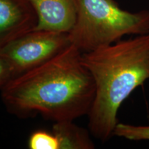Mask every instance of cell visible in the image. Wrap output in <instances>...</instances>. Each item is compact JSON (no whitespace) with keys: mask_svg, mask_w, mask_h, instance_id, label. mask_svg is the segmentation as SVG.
I'll return each mask as SVG.
<instances>
[{"mask_svg":"<svg viewBox=\"0 0 149 149\" xmlns=\"http://www.w3.org/2000/svg\"><path fill=\"white\" fill-rule=\"evenodd\" d=\"M81 53L70 44L44 64L13 78L1 91L8 112L19 117L40 114L55 122L88 115L95 88Z\"/></svg>","mask_w":149,"mask_h":149,"instance_id":"6da1fadb","label":"cell"},{"mask_svg":"<svg viewBox=\"0 0 149 149\" xmlns=\"http://www.w3.org/2000/svg\"><path fill=\"white\" fill-rule=\"evenodd\" d=\"M14 77L12 68L2 55H0V91Z\"/></svg>","mask_w":149,"mask_h":149,"instance_id":"30bf717a","label":"cell"},{"mask_svg":"<svg viewBox=\"0 0 149 149\" xmlns=\"http://www.w3.org/2000/svg\"><path fill=\"white\" fill-rule=\"evenodd\" d=\"M37 17L35 30L68 33L75 23V0H29Z\"/></svg>","mask_w":149,"mask_h":149,"instance_id":"8992f818","label":"cell"},{"mask_svg":"<svg viewBox=\"0 0 149 149\" xmlns=\"http://www.w3.org/2000/svg\"><path fill=\"white\" fill-rule=\"evenodd\" d=\"M81 59L92 76L95 88L88 115L89 130L104 142L113 135L123 102L149 79V34L121 39L82 53Z\"/></svg>","mask_w":149,"mask_h":149,"instance_id":"7a4b0ae2","label":"cell"},{"mask_svg":"<svg viewBox=\"0 0 149 149\" xmlns=\"http://www.w3.org/2000/svg\"><path fill=\"white\" fill-rule=\"evenodd\" d=\"M113 135L130 141H149V125L140 126L117 123Z\"/></svg>","mask_w":149,"mask_h":149,"instance_id":"ba28073f","label":"cell"},{"mask_svg":"<svg viewBox=\"0 0 149 149\" xmlns=\"http://www.w3.org/2000/svg\"><path fill=\"white\" fill-rule=\"evenodd\" d=\"M73 121L55 122L52 132L59 142V149H93L95 144L88 132L73 124Z\"/></svg>","mask_w":149,"mask_h":149,"instance_id":"52a82bcc","label":"cell"},{"mask_svg":"<svg viewBox=\"0 0 149 149\" xmlns=\"http://www.w3.org/2000/svg\"><path fill=\"white\" fill-rule=\"evenodd\" d=\"M37 24L29 0H0V48L34 30Z\"/></svg>","mask_w":149,"mask_h":149,"instance_id":"5b68a950","label":"cell"},{"mask_svg":"<svg viewBox=\"0 0 149 149\" xmlns=\"http://www.w3.org/2000/svg\"><path fill=\"white\" fill-rule=\"evenodd\" d=\"M28 146L31 149H59L55 134L45 130L33 132L29 137Z\"/></svg>","mask_w":149,"mask_h":149,"instance_id":"9c48e42d","label":"cell"},{"mask_svg":"<svg viewBox=\"0 0 149 149\" xmlns=\"http://www.w3.org/2000/svg\"><path fill=\"white\" fill-rule=\"evenodd\" d=\"M75 23L68 33L81 53L113 44L125 35L147 34L149 12L123 10L114 0H75Z\"/></svg>","mask_w":149,"mask_h":149,"instance_id":"3957f363","label":"cell"},{"mask_svg":"<svg viewBox=\"0 0 149 149\" xmlns=\"http://www.w3.org/2000/svg\"><path fill=\"white\" fill-rule=\"evenodd\" d=\"M68 33L33 30L0 48L14 77L53 59L70 45Z\"/></svg>","mask_w":149,"mask_h":149,"instance_id":"277c9868","label":"cell"},{"mask_svg":"<svg viewBox=\"0 0 149 149\" xmlns=\"http://www.w3.org/2000/svg\"><path fill=\"white\" fill-rule=\"evenodd\" d=\"M148 12H149V8H148ZM148 34H149V30H148Z\"/></svg>","mask_w":149,"mask_h":149,"instance_id":"8fae6325","label":"cell"}]
</instances>
